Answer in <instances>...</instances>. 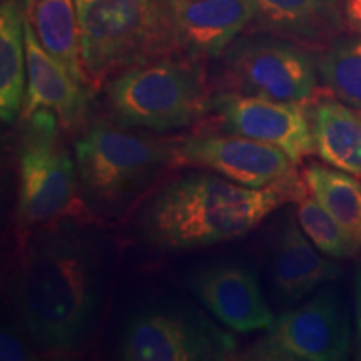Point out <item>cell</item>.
Masks as SVG:
<instances>
[{
	"label": "cell",
	"instance_id": "cell-7",
	"mask_svg": "<svg viewBox=\"0 0 361 361\" xmlns=\"http://www.w3.org/2000/svg\"><path fill=\"white\" fill-rule=\"evenodd\" d=\"M218 62L211 80L214 92L229 90L310 106L322 90L313 52L264 30H246Z\"/></svg>",
	"mask_w": 361,
	"mask_h": 361
},
{
	"label": "cell",
	"instance_id": "cell-4",
	"mask_svg": "<svg viewBox=\"0 0 361 361\" xmlns=\"http://www.w3.org/2000/svg\"><path fill=\"white\" fill-rule=\"evenodd\" d=\"M92 94L130 67L178 54L173 0H75Z\"/></svg>",
	"mask_w": 361,
	"mask_h": 361
},
{
	"label": "cell",
	"instance_id": "cell-15",
	"mask_svg": "<svg viewBox=\"0 0 361 361\" xmlns=\"http://www.w3.org/2000/svg\"><path fill=\"white\" fill-rule=\"evenodd\" d=\"M314 247L298 223L296 213L288 211L271 243L268 259L269 281L279 303H298L341 274L340 266L323 258Z\"/></svg>",
	"mask_w": 361,
	"mask_h": 361
},
{
	"label": "cell",
	"instance_id": "cell-11",
	"mask_svg": "<svg viewBox=\"0 0 361 361\" xmlns=\"http://www.w3.org/2000/svg\"><path fill=\"white\" fill-rule=\"evenodd\" d=\"M200 129L245 135L283 149L296 164L316 151L310 106L218 90Z\"/></svg>",
	"mask_w": 361,
	"mask_h": 361
},
{
	"label": "cell",
	"instance_id": "cell-20",
	"mask_svg": "<svg viewBox=\"0 0 361 361\" xmlns=\"http://www.w3.org/2000/svg\"><path fill=\"white\" fill-rule=\"evenodd\" d=\"M301 176L319 204L361 243V179L322 162H310Z\"/></svg>",
	"mask_w": 361,
	"mask_h": 361
},
{
	"label": "cell",
	"instance_id": "cell-12",
	"mask_svg": "<svg viewBox=\"0 0 361 361\" xmlns=\"http://www.w3.org/2000/svg\"><path fill=\"white\" fill-rule=\"evenodd\" d=\"M192 295L234 333L266 331L274 314L266 303L258 276L241 263H219L197 269L188 279Z\"/></svg>",
	"mask_w": 361,
	"mask_h": 361
},
{
	"label": "cell",
	"instance_id": "cell-27",
	"mask_svg": "<svg viewBox=\"0 0 361 361\" xmlns=\"http://www.w3.org/2000/svg\"><path fill=\"white\" fill-rule=\"evenodd\" d=\"M2 2H4V0H2Z\"/></svg>",
	"mask_w": 361,
	"mask_h": 361
},
{
	"label": "cell",
	"instance_id": "cell-8",
	"mask_svg": "<svg viewBox=\"0 0 361 361\" xmlns=\"http://www.w3.org/2000/svg\"><path fill=\"white\" fill-rule=\"evenodd\" d=\"M238 341L200 311L152 305L126 323L119 356L128 361H214L233 358Z\"/></svg>",
	"mask_w": 361,
	"mask_h": 361
},
{
	"label": "cell",
	"instance_id": "cell-10",
	"mask_svg": "<svg viewBox=\"0 0 361 361\" xmlns=\"http://www.w3.org/2000/svg\"><path fill=\"white\" fill-rule=\"evenodd\" d=\"M174 169L213 171L246 188H268L298 174L296 162L283 149L245 135L197 129L171 139Z\"/></svg>",
	"mask_w": 361,
	"mask_h": 361
},
{
	"label": "cell",
	"instance_id": "cell-21",
	"mask_svg": "<svg viewBox=\"0 0 361 361\" xmlns=\"http://www.w3.org/2000/svg\"><path fill=\"white\" fill-rule=\"evenodd\" d=\"M318 72L338 101L361 109V34L333 40L319 52Z\"/></svg>",
	"mask_w": 361,
	"mask_h": 361
},
{
	"label": "cell",
	"instance_id": "cell-24",
	"mask_svg": "<svg viewBox=\"0 0 361 361\" xmlns=\"http://www.w3.org/2000/svg\"><path fill=\"white\" fill-rule=\"evenodd\" d=\"M346 29L353 34H361V0H341Z\"/></svg>",
	"mask_w": 361,
	"mask_h": 361
},
{
	"label": "cell",
	"instance_id": "cell-17",
	"mask_svg": "<svg viewBox=\"0 0 361 361\" xmlns=\"http://www.w3.org/2000/svg\"><path fill=\"white\" fill-rule=\"evenodd\" d=\"M310 117L318 156L361 179V109L338 101L322 87L310 104Z\"/></svg>",
	"mask_w": 361,
	"mask_h": 361
},
{
	"label": "cell",
	"instance_id": "cell-19",
	"mask_svg": "<svg viewBox=\"0 0 361 361\" xmlns=\"http://www.w3.org/2000/svg\"><path fill=\"white\" fill-rule=\"evenodd\" d=\"M27 19L39 42L74 79L87 85L80 56V32L75 0H40ZM89 87V85H87Z\"/></svg>",
	"mask_w": 361,
	"mask_h": 361
},
{
	"label": "cell",
	"instance_id": "cell-1",
	"mask_svg": "<svg viewBox=\"0 0 361 361\" xmlns=\"http://www.w3.org/2000/svg\"><path fill=\"white\" fill-rule=\"evenodd\" d=\"M90 216H67L22 236L8 300L40 350L79 351L96 329L114 273L111 239Z\"/></svg>",
	"mask_w": 361,
	"mask_h": 361
},
{
	"label": "cell",
	"instance_id": "cell-5",
	"mask_svg": "<svg viewBox=\"0 0 361 361\" xmlns=\"http://www.w3.org/2000/svg\"><path fill=\"white\" fill-rule=\"evenodd\" d=\"M213 92L206 62L173 54L112 78L102 87L104 116L128 128L166 134L200 124Z\"/></svg>",
	"mask_w": 361,
	"mask_h": 361
},
{
	"label": "cell",
	"instance_id": "cell-23",
	"mask_svg": "<svg viewBox=\"0 0 361 361\" xmlns=\"http://www.w3.org/2000/svg\"><path fill=\"white\" fill-rule=\"evenodd\" d=\"M0 345H2V351H0L2 361H19L27 358L24 341H20L19 336H16L6 328L2 329V343Z\"/></svg>",
	"mask_w": 361,
	"mask_h": 361
},
{
	"label": "cell",
	"instance_id": "cell-16",
	"mask_svg": "<svg viewBox=\"0 0 361 361\" xmlns=\"http://www.w3.org/2000/svg\"><path fill=\"white\" fill-rule=\"evenodd\" d=\"M255 4L252 30L279 35L311 52H323L346 30L341 0H255Z\"/></svg>",
	"mask_w": 361,
	"mask_h": 361
},
{
	"label": "cell",
	"instance_id": "cell-25",
	"mask_svg": "<svg viewBox=\"0 0 361 361\" xmlns=\"http://www.w3.org/2000/svg\"><path fill=\"white\" fill-rule=\"evenodd\" d=\"M355 308H356V328H358V336L361 340V268L356 273L355 279Z\"/></svg>",
	"mask_w": 361,
	"mask_h": 361
},
{
	"label": "cell",
	"instance_id": "cell-9",
	"mask_svg": "<svg viewBox=\"0 0 361 361\" xmlns=\"http://www.w3.org/2000/svg\"><path fill=\"white\" fill-rule=\"evenodd\" d=\"M350 319L335 291L322 290L308 303L274 319L246 351L261 361H338L350 351Z\"/></svg>",
	"mask_w": 361,
	"mask_h": 361
},
{
	"label": "cell",
	"instance_id": "cell-26",
	"mask_svg": "<svg viewBox=\"0 0 361 361\" xmlns=\"http://www.w3.org/2000/svg\"><path fill=\"white\" fill-rule=\"evenodd\" d=\"M40 2V0H22V4H24V11L25 13H29L32 8L37 6V4Z\"/></svg>",
	"mask_w": 361,
	"mask_h": 361
},
{
	"label": "cell",
	"instance_id": "cell-3",
	"mask_svg": "<svg viewBox=\"0 0 361 361\" xmlns=\"http://www.w3.org/2000/svg\"><path fill=\"white\" fill-rule=\"evenodd\" d=\"M173 135L128 128L97 116L74 144L80 200L99 219H121L174 169Z\"/></svg>",
	"mask_w": 361,
	"mask_h": 361
},
{
	"label": "cell",
	"instance_id": "cell-14",
	"mask_svg": "<svg viewBox=\"0 0 361 361\" xmlns=\"http://www.w3.org/2000/svg\"><path fill=\"white\" fill-rule=\"evenodd\" d=\"M27 89L20 119L37 109H51L57 114L62 129L80 130L87 124L90 90L79 82L42 47L32 24L25 17Z\"/></svg>",
	"mask_w": 361,
	"mask_h": 361
},
{
	"label": "cell",
	"instance_id": "cell-22",
	"mask_svg": "<svg viewBox=\"0 0 361 361\" xmlns=\"http://www.w3.org/2000/svg\"><path fill=\"white\" fill-rule=\"evenodd\" d=\"M296 218L310 241L322 255L333 259L355 258L361 243L351 236L313 196L305 194L296 202Z\"/></svg>",
	"mask_w": 361,
	"mask_h": 361
},
{
	"label": "cell",
	"instance_id": "cell-18",
	"mask_svg": "<svg viewBox=\"0 0 361 361\" xmlns=\"http://www.w3.org/2000/svg\"><path fill=\"white\" fill-rule=\"evenodd\" d=\"M25 11L22 0H4L0 8V114L2 124L20 119L25 97Z\"/></svg>",
	"mask_w": 361,
	"mask_h": 361
},
{
	"label": "cell",
	"instance_id": "cell-6",
	"mask_svg": "<svg viewBox=\"0 0 361 361\" xmlns=\"http://www.w3.org/2000/svg\"><path fill=\"white\" fill-rule=\"evenodd\" d=\"M20 121L16 221L22 236L67 216L92 218L80 200L75 157L62 141L56 112L42 107Z\"/></svg>",
	"mask_w": 361,
	"mask_h": 361
},
{
	"label": "cell",
	"instance_id": "cell-13",
	"mask_svg": "<svg viewBox=\"0 0 361 361\" xmlns=\"http://www.w3.org/2000/svg\"><path fill=\"white\" fill-rule=\"evenodd\" d=\"M178 54L196 61H218L251 29L255 0H173Z\"/></svg>",
	"mask_w": 361,
	"mask_h": 361
},
{
	"label": "cell",
	"instance_id": "cell-2",
	"mask_svg": "<svg viewBox=\"0 0 361 361\" xmlns=\"http://www.w3.org/2000/svg\"><path fill=\"white\" fill-rule=\"evenodd\" d=\"M308 194L303 176L246 188L213 171L189 168L162 179L135 207L134 234L156 251H189L246 236L278 207Z\"/></svg>",
	"mask_w": 361,
	"mask_h": 361
}]
</instances>
